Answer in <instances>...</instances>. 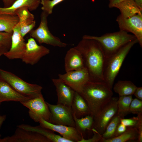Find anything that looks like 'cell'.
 Returning a JSON list of instances; mask_svg holds the SVG:
<instances>
[{"instance_id":"cell-26","label":"cell","mask_w":142,"mask_h":142,"mask_svg":"<svg viewBox=\"0 0 142 142\" xmlns=\"http://www.w3.org/2000/svg\"><path fill=\"white\" fill-rule=\"evenodd\" d=\"M19 21V18L17 15L0 14V32L12 33Z\"/></svg>"},{"instance_id":"cell-6","label":"cell","mask_w":142,"mask_h":142,"mask_svg":"<svg viewBox=\"0 0 142 142\" xmlns=\"http://www.w3.org/2000/svg\"><path fill=\"white\" fill-rule=\"evenodd\" d=\"M49 15L42 11L40 15V21L38 27L29 32L30 36L40 44L44 43L55 47L63 48L67 44L62 42L58 37L53 35L48 25L47 18Z\"/></svg>"},{"instance_id":"cell-24","label":"cell","mask_w":142,"mask_h":142,"mask_svg":"<svg viewBox=\"0 0 142 142\" xmlns=\"http://www.w3.org/2000/svg\"><path fill=\"white\" fill-rule=\"evenodd\" d=\"M139 136L137 129L135 127H127L125 131L120 135L105 139L102 138L100 142H125L130 140L138 141Z\"/></svg>"},{"instance_id":"cell-31","label":"cell","mask_w":142,"mask_h":142,"mask_svg":"<svg viewBox=\"0 0 142 142\" xmlns=\"http://www.w3.org/2000/svg\"><path fill=\"white\" fill-rule=\"evenodd\" d=\"M129 112L130 113L137 114L142 113V100L137 98L133 99L130 104Z\"/></svg>"},{"instance_id":"cell-13","label":"cell","mask_w":142,"mask_h":142,"mask_svg":"<svg viewBox=\"0 0 142 142\" xmlns=\"http://www.w3.org/2000/svg\"><path fill=\"white\" fill-rule=\"evenodd\" d=\"M33 120L39 123L41 126L58 133L62 137L72 142H79L83 136L75 127L54 124L41 118H37Z\"/></svg>"},{"instance_id":"cell-37","label":"cell","mask_w":142,"mask_h":142,"mask_svg":"<svg viewBox=\"0 0 142 142\" xmlns=\"http://www.w3.org/2000/svg\"><path fill=\"white\" fill-rule=\"evenodd\" d=\"M133 95H134L137 98L142 100V87H137Z\"/></svg>"},{"instance_id":"cell-14","label":"cell","mask_w":142,"mask_h":142,"mask_svg":"<svg viewBox=\"0 0 142 142\" xmlns=\"http://www.w3.org/2000/svg\"><path fill=\"white\" fill-rule=\"evenodd\" d=\"M26 45L24 37L21 34L18 23L13 30L11 47L4 55L9 59H22L25 50Z\"/></svg>"},{"instance_id":"cell-17","label":"cell","mask_w":142,"mask_h":142,"mask_svg":"<svg viewBox=\"0 0 142 142\" xmlns=\"http://www.w3.org/2000/svg\"><path fill=\"white\" fill-rule=\"evenodd\" d=\"M15 14L19 18L21 34L24 38L36 26L34 16L29 12L26 7H22L17 9Z\"/></svg>"},{"instance_id":"cell-22","label":"cell","mask_w":142,"mask_h":142,"mask_svg":"<svg viewBox=\"0 0 142 142\" xmlns=\"http://www.w3.org/2000/svg\"><path fill=\"white\" fill-rule=\"evenodd\" d=\"M71 107L73 114L77 118L90 115L87 103L81 95L77 92H75Z\"/></svg>"},{"instance_id":"cell-12","label":"cell","mask_w":142,"mask_h":142,"mask_svg":"<svg viewBox=\"0 0 142 142\" xmlns=\"http://www.w3.org/2000/svg\"><path fill=\"white\" fill-rule=\"evenodd\" d=\"M20 103L29 109V115L32 119L41 118L49 122L50 113L43 95Z\"/></svg>"},{"instance_id":"cell-33","label":"cell","mask_w":142,"mask_h":142,"mask_svg":"<svg viewBox=\"0 0 142 142\" xmlns=\"http://www.w3.org/2000/svg\"><path fill=\"white\" fill-rule=\"evenodd\" d=\"M138 116L128 119L122 118L120 119V123L126 127H135L138 123Z\"/></svg>"},{"instance_id":"cell-38","label":"cell","mask_w":142,"mask_h":142,"mask_svg":"<svg viewBox=\"0 0 142 142\" xmlns=\"http://www.w3.org/2000/svg\"><path fill=\"white\" fill-rule=\"evenodd\" d=\"M16 0H2L4 8H8L11 6Z\"/></svg>"},{"instance_id":"cell-8","label":"cell","mask_w":142,"mask_h":142,"mask_svg":"<svg viewBox=\"0 0 142 142\" xmlns=\"http://www.w3.org/2000/svg\"><path fill=\"white\" fill-rule=\"evenodd\" d=\"M46 102L51 114L49 122L55 124L75 127L71 107L59 104L53 105Z\"/></svg>"},{"instance_id":"cell-20","label":"cell","mask_w":142,"mask_h":142,"mask_svg":"<svg viewBox=\"0 0 142 142\" xmlns=\"http://www.w3.org/2000/svg\"><path fill=\"white\" fill-rule=\"evenodd\" d=\"M40 3V0H16L9 7H0V14L16 16V11L23 7H27L29 11H34L37 8Z\"/></svg>"},{"instance_id":"cell-9","label":"cell","mask_w":142,"mask_h":142,"mask_svg":"<svg viewBox=\"0 0 142 142\" xmlns=\"http://www.w3.org/2000/svg\"><path fill=\"white\" fill-rule=\"evenodd\" d=\"M116 21L120 30L130 32L138 40L140 47H142V13L123 17L119 15Z\"/></svg>"},{"instance_id":"cell-39","label":"cell","mask_w":142,"mask_h":142,"mask_svg":"<svg viewBox=\"0 0 142 142\" xmlns=\"http://www.w3.org/2000/svg\"><path fill=\"white\" fill-rule=\"evenodd\" d=\"M109 8H113L116 4L119 3L124 0H109Z\"/></svg>"},{"instance_id":"cell-1","label":"cell","mask_w":142,"mask_h":142,"mask_svg":"<svg viewBox=\"0 0 142 142\" xmlns=\"http://www.w3.org/2000/svg\"><path fill=\"white\" fill-rule=\"evenodd\" d=\"M81 53L84 67L88 73L89 80L103 81V72L106 58L95 40L83 39L74 47Z\"/></svg>"},{"instance_id":"cell-30","label":"cell","mask_w":142,"mask_h":142,"mask_svg":"<svg viewBox=\"0 0 142 142\" xmlns=\"http://www.w3.org/2000/svg\"><path fill=\"white\" fill-rule=\"evenodd\" d=\"M64 0H40L41 9L49 15L51 14L54 7Z\"/></svg>"},{"instance_id":"cell-4","label":"cell","mask_w":142,"mask_h":142,"mask_svg":"<svg viewBox=\"0 0 142 142\" xmlns=\"http://www.w3.org/2000/svg\"><path fill=\"white\" fill-rule=\"evenodd\" d=\"M138 42L137 39L129 43L118 52L106 58L103 72V81L112 90L114 80L126 57L133 46Z\"/></svg>"},{"instance_id":"cell-2","label":"cell","mask_w":142,"mask_h":142,"mask_svg":"<svg viewBox=\"0 0 142 142\" xmlns=\"http://www.w3.org/2000/svg\"><path fill=\"white\" fill-rule=\"evenodd\" d=\"M87 103L90 115H96L110 100L113 95L111 89L104 81L89 80L79 93Z\"/></svg>"},{"instance_id":"cell-36","label":"cell","mask_w":142,"mask_h":142,"mask_svg":"<svg viewBox=\"0 0 142 142\" xmlns=\"http://www.w3.org/2000/svg\"><path fill=\"white\" fill-rule=\"evenodd\" d=\"M126 128L127 127L120 123H119L116 128L113 138L118 136L122 134L125 131Z\"/></svg>"},{"instance_id":"cell-28","label":"cell","mask_w":142,"mask_h":142,"mask_svg":"<svg viewBox=\"0 0 142 142\" xmlns=\"http://www.w3.org/2000/svg\"><path fill=\"white\" fill-rule=\"evenodd\" d=\"M133 98L132 95L119 96L117 101V114L121 118L129 114V110L130 103Z\"/></svg>"},{"instance_id":"cell-21","label":"cell","mask_w":142,"mask_h":142,"mask_svg":"<svg viewBox=\"0 0 142 142\" xmlns=\"http://www.w3.org/2000/svg\"><path fill=\"white\" fill-rule=\"evenodd\" d=\"M17 127L25 130L39 133L50 140L53 142H72L62 136L55 134L53 131L41 126H32L28 125L22 124Z\"/></svg>"},{"instance_id":"cell-10","label":"cell","mask_w":142,"mask_h":142,"mask_svg":"<svg viewBox=\"0 0 142 142\" xmlns=\"http://www.w3.org/2000/svg\"><path fill=\"white\" fill-rule=\"evenodd\" d=\"M58 78L75 92L80 93L85 84L89 80L88 71L85 67L59 74Z\"/></svg>"},{"instance_id":"cell-41","label":"cell","mask_w":142,"mask_h":142,"mask_svg":"<svg viewBox=\"0 0 142 142\" xmlns=\"http://www.w3.org/2000/svg\"><path fill=\"white\" fill-rule=\"evenodd\" d=\"M138 7L142 10V0H134Z\"/></svg>"},{"instance_id":"cell-29","label":"cell","mask_w":142,"mask_h":142,"mask_svg":"<svg viewBox=\"0 0 142 142\" xmlns=\"http://www.w3.org/2000/svg\"><path fill=\"white\" fill-rule=\"evenodd\" d=\"M121 118V117L117 113L112 118L102 135L103 138L107 139L114 137L116 128L120 123Z\"/></svg>"},{"instance_id":"cell-3","label":"cell","mask_w":142,"mask_h":142,"mask_svg":"<svg viewBox=\"0 0 142 142\" xmlns=\"http://www.w3.org/2000/svg\"><path fill=\"white\" fill-rule=\"evenodd\" d=\"M83 39H92L99 44L106 58L115 54L129 43L137 39L134 35L121 30L98 37L84 35Z\"/></svg>"},{"instance_id":"cell-43","label":"cell","mask_w":142,"mask_h":142,"mask_svg":"<svg viewBox=\"0 0 142 142\" xmlns=\"http://www.w3.org/2000/svg\"><path fill=\"white\" fill-rule=\"evenodd\" d=\"M1 101H0V104H1Z\"/></svg>"},{"instance_id":"cell-11","label":"cell","mask_w":142,"mask_h":142,"mask_svg":"<svg viewBox=\"0 0 142 142\" xmlns=\"http://www.w3.org/2000/svg\"><path fill=\"white\" fill-rule=\"evenodd\" d=\"M50 52L49 49L38 45L35 39L31 37L28 39L26 43V49L21 59L26 64L33 65Z\"/></svg>"},{"instance_id":"cell-5","label":"cell","mask_w":142,"mask_h":142,"mask_svg":"<svg viewBox=\"0 0 142 142\" xmlns=\"http://www.w3.org/2000/svg\"><path fill=\"white\" fill-rule=\"evenodd\" d=\"M0 78L8 83L18 93L31 99L42 95V87L27 83L10 72L0 69Z\"/></svg>"},{"instance_id":"cell-25","label":"cell","mask_w":142,"mask_h":142,"mask_svg":"<svg viewBox=\"0 0 142 142\" xmlns=\"http://www.w3.org/2000/svg\"><path fill=\"white\" fill-rule=\"evenodd\" d=\"M137 87L131 81L120 80L115 84L113 88L115 93L121 96L132 95Z\"/></svg>"},{"instance_id":"cell-23","label":"cell","mask_w":142,"mask_h":142,"mask_svg":"<svg viewBox=\"0 0 142 142\" xmlns=\"http://www.w3.org/2000/svg\"><path fill=\"white\" fill-rule=\"evenodd\" d=\"M114 7L118 9L121 17H125L142 13V10L137 5L134 0H124L115 5Z\"/></svg>"},{"instance_id":"cell-42","label":"cell","mask_w":142,"mask_h":142,"mask_svg":"<svg viewBox=\"0 0 142 142\" xmlns=\"http://www.w3.org/2000/svg\"><path fill=\"white\" fill-rule=\"evenodd\" d=\"M6 116L5 115H0V128L3 122L5 120Z\"/></svg>"},{"instance_id":"cell-34","label":"cell","mask_w":142,"mask_h":142,"mask_svg":"<svg viewBox=\"0 0 142 142\" xmlns=\"http://www.w3.org/2000/svg\"><path fill=\"white\" fill-rule=\"evenodd\" d=\"M94 135L91 138L85 139L83 136L82 139L79 142H100L102 138V135L99 134L97 131L92 129Z\"/></svg>"},{"instance_id":"cell-32","label":"cell","mask_w":142,"mask_h":142,"mask_svg":"<svg viewBox=\"0 0 142 142\" xmlns=\"http://www.w3.org/2000/svg\"><path fill=\"white\" fill-rule=\"evenodd\" d=\"M12 33L0 32V46L10 49L11 44Z\"/></svg>"},{"instance_id":"cell-7","label":"cell","mask_w":142,"mask_h":142,"mask_svg":"<svg viewBox=\"0 0 142 142\" xmlns=\"http://www.w3.org/2000/svg\"><path fill=\"white\" fill-rule=\"evenodd\" d=\"M118 98L112 97L110 102L93 117L92 129L102 135L112 118L117 112Z\"/></svg>"},{"instance_id":"cell-27","label":"cell","mask_w":142,"mask_h":142,"mask_svg":"<svg viewBox=\"0 0 142 142\" xmlns=\"http://www.w3.org/2000/svg\"><path fill=\"white\" fill-rule=\"evenodd\" d=\"M73 116L75 124V127L84 138V135L87 130H92L93 117L90 115H88L80 118H77L73 114Z\"/></svg>"},{"instance_id":"cell-15","label":"cell","mask_w":142,"mask_h":142,"mask_svg":"<svg viewBox=\"0 0 142 142\" xmlns=\"http://www.w3.org/2000/svg\"><path fill=\"white\" fill-rule=\"evenodd\" d=\"M0 142H51V141L39 133L17 127L13 135L2 139L0 138Z\"/></svg>"},{"instance_id":"cell-40","label":"cell","mask_w":142,"mask_h":142,"mask_svg":"<svg viewBox=\"0 0 142 142\" xmlns=\"http://www.w3.org/2000/svg\"><path fill=\"white\" fill-rule=\"evenodd\" d=\"M9 49L6 47L0 46V57L8 51Z\"/></svg>"},{"instance_id":"cell-35","label":"cell","mask_w":142,"mask_h":142,"mask_svg":"<svg viewBox=\"0 0 142 142\" xmlns=\"http://www.w3.org/2000/svg\"><path fill=\"white\" fill-rule=\"evenodd\" d=\"M138 118V123L135 127L138 130L139 136L138 141H142V113H140L137 114Z\"/></svg>"},{"instance_id":"cell-16","label":"cell","mask_w":142,"mask_h":142,"mask_svg":"<svg viewBox=\"0 0 142 142\" xmlns=\"http://www.w3.org/2000/svg\"><path fill=\"white\" fill-rule=\"evenodd\" d=\"M52 81L56 88L57 104L71 107L75 91L59 78L52 79Z\"/></svg>"},{"instance_id":"cell-18","label":"cell","mask_w":142,"mask_h":142,"mask_svg":"<svg viewBox=\"0 0 142 142\" xmlns=\"http://www.w3.org/2000/svg\"><path fill=\"white\" fill-rule=\"evenodd\" d=\"M31 98L22 95L14 90L8 83L0 78V101L27 102Z\"/></svg>"},{"instance_id":"cell-19","label":"cell","mask_w":142,"mask_h":142,"mask_svg":"<svg viewBox=\"0 0 142 142\" xmlns=\"http://www.w3.org/2000/svg\"><path fill=\"white\" fill-rule=\"evenodd\" d=\"M84 67V60L80 52L75 47L69 49L64 58L66 72L78 70Z\"/></svg>"}]
</instances>
